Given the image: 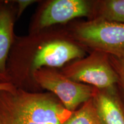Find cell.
<instances>
[{
  "label": "cell",
  "instance_id": "obj_1",
  "mask_svg": "<svg viewBox=\"0 0 124 124\" xmlns=\"http://www.w3.org/2000/svg\"><path fill=\"white\" fill-rule=\"evenodd\" d=\"M87 51L71 37L65 25H57L24 36H16L7 62L9 82L17 89L41 92L33 75L43 68L62 69L84 58Z\"/></svg>",
  "mask_w": 124,
  "mask_h": 124
},
{
  "label": "cell",
  "instance_id": "obj_2",
  "mask_svg": "<svg viewBox=\"0 0 124 124\" xmlns=\"http://www.w3.org/2000/svg\"><path fill=\"white\" fill-rule=\"evenodd\" d=\"M72 113L50 92L0 91V124H62Z\"/></svg>",
  "mask_w": 124,
  "mask_h": 124
},
{
  "label": "cell",
  "instance_id": "obj_3",
  "mask_svg": "<svg viewBox=\"0 0 124 124\" xmlns=\"http://www.w3.org/2000/svg\"><path fill=\"white\" fill-rule=\"evenodd\" d=\"M71 37L87 52L99 51L124 59V24L102 18L65 25Z\"/></svg>",
  "mask_w": 124,
  "mask_h": 124
},
{
  "label": "cell",
  "instance_id": "obj_4",
  "mask_svg": "<svg viewBox=\"0 0 124 124\" xmlns=\"http://www.w3.org/2000/svg\"><path fill=\"white\" fill-rule=\"evenodd\" d=\"M60 71L71 80L105 89L117 85L118 76L111 64L110 55L93 51L84 58L70 62Z\"/></svg>",
  "mask_w": 124,
  "mask_h": 124
},
{
  "label": "cell",
  "instance_id": "obj_5",
  "mask_svg": "<svg viewBox=\"0 0 124 124\" xmlns=\"http://www.w3.org/2000/svg\"><path fill=\"white\" fill-rule=\"evenodd\" d=\"M40 89L54 94L68 110L74 112L80 105L92 98L96 88L68 78L59 70L43 68L33 75Z\"/></svg>",
  "mask_w": 124,
  "mask_h": 124
},
{
  "label": "cell",
  "instance_id": "obj_6",
  "mask_svg": "<svg viewBox=\"0 0 124 124\" xmlns=\"http://www.w3.org/2000/svg\"><path fill=\"white\" fill-rule=\"evenodd\" d=\"M93 1L49 0L42 1L29 25V33H33L58 25H66L76 18L93 16Z\"/></svg>",
  "mask_w": 124,
  "mask_h": 124
},
{
  "label": "cell",
  "instance_id": "obj_7",
  "mask_svg": "<svg viewBox=\"0 0 124 124\" xmlns=\"http://www.w3.org/2000/svg\"><path fill=\"white\" fill-rule=\"evenodd\" d=\"M17 19L16 1L0 0V83H10L7 66L16 37L14 26Z\"/></svg>",
  "mask_w": 124,
  "mask_h": 124
},
{
  "label": "cell",
  "instance_id": "obj_8",
  "mask_svg": "<svg viewBox=\"0 0 124 124\" xmlns=\"http://www.w3.org/2000/svg\"><path fill=\"white\" fill-rule=\"evenodd\" d=\"M92 99L101 124H124V110L117 86L96 88Z\"/></svg>",
  "mask_w": 124,
  "mask_h": 124
},
{
  "label": "cell",
  "instance_id": "obj_9",
  "mask_svg": "<svg viewBox=\"0 0 124 124\" xmlns=\"http://www.w3.org/2000/svg\"><path fill=\"white\" fill-rule=\"evenodd\" d=\"M97 18L124 24V0L93 1L91 19Z\"/></svg>",
  "mask_w": 124,
  "mask_h": 124
},
{
  "label": "cell",
  "instance_id": "obj_10",
  "mask_svg": "<svg viewBox=\"0 0 124 124\" xmlns=\"http://www.w3.org/2000/svg\"><path fill=\"white\" fill-rule=\"evenodd\" d=\"M62 124H101L93 99L87 101L79 108L72 112L70 117Z\"/></svg>",
  "mask_w": 124,
  "mask_h": 124
},
{
  "label": "cell",
  "instance_id": "obj_11",
  "mask_svg": "<svg viewBox=\"0 0 124 124\" xmlns=\"http://www.w3.org/2000/svg\"><path fill=\"white\" fill-rule=\"evenodd\" d=\"M112 65L118 76V82L117 87L124 110V59H114L112 60Z\"/></svg>",
  "mask_w": 124,
  "mask_h": 124
},
{
  "label": "cell",
  "instance_id": "obj_12",
  "mask_svg": "<svg viewBox=\"0 0 124 124\" xmlns=\"http://www.w3.org/2000/svg\"><path fill=\"white\" fill-rule=\"evenodd\" d=\"M37 2L33 0H17L16 1L17 5V18H18L22 15L23 12L27 8L33 3Z\"/></svg>",
  "mask_w": 124,
  "mask_h": 124
},
{
  "label": "cell",
  "instance_id": "obj_13",
  "mask_svg": "<svg viewBox=\"0 0 124 124\" xmlns=\"http://www.w3.org/2000/svg\"><path fill=\"white\" fill-rule=\"evenodd\" d=\"M16 89L11 83H0V91H12Z\"/></svg>",
  "mask_w": 124,
  "mask_h": 124
}]
</instances>
